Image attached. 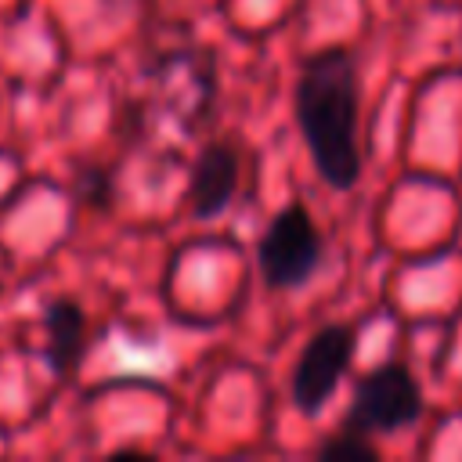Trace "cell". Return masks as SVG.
<instances>
[{
	"instance_id": "cell-1",
	"label": "cell",
	"mask_w": 462,
	"mask_h": 462,
	"mask_svg": "<svg viewBox=\"0 0 462 462\" xmlns=\"http://www.w3.org/2000/svg\"><path fill=\"white\" fill-rule=\"evenodd\" d=\"M357 108L361 76L354 51L339 43L314 51L300 69L292 112L318 177L336 191H350L361 177Z\"/></svg>"
},
{
	"instance_id": "cell-3",
	"label": "cell",
	"mask_w": 462,
	"mask_h": 462,
	"mask_svg": "<svg viewBox=\"0 0 462 462\" xmlns=\"http://www.w3.org/2000/svg\"><path fill=\"white\" fill-rule=\"evenodd\" d=\"M422 390L404 361H379L368 368L350 397L343 415V430L375 437V433H401L422 419Z\"/></svg>"
},
{
	"instance_id": "cell-7",
	"label": "cell",
	"mask_w": 462,
	"mask_h": 462,
	"mask_svg": "<svg viewBox=\"0 0 462 462\" xmlns=\"http://www.w3.org/2000/svg\"><path fill=\"white\" fill-rule=\"evenodd\" d=\"M314 455H318L321 462H375V458H379V448L372 444V437L339 426V433L325 437V440L314 448Z\"/></svg>"
},
{
	"instance_id": "cell-5",
	"label": "cell",
	"mask_w": 462,
	"mask_h": 462,
	"mask_svg": "<svg viewBox=\"0 0 462 462\" xmlns=\"http://www.w3.org/2000/svg\"><path fill=\"white\" fill-rule=\"evenodd\" d=\"M238 188V152L224 141H209L199 148L188 173V206L199 220H217Z\"/></svg>"
},
{
	"instance_id": "cell-6",
	"label": "cell",
	"mask_w": 462,
	"mask_h": 462,
	"mask_svg": "<svg viewBox=\"0 0 462 462\" xmlns=\"http://www.w3.org/2000/svg\"><path fill=\"white\" fill-rule=\"evenodd\" d=\"M87 346V314L76 300L58 296L43 307V361L51 375H72Z\"/></svg>"
},
{
	"instance_id": "cell-2",
	"label": "cell",
	"mask_w": 462,
	"mask_h": 462,
	"mask_svg": "<svg viewBox=\"0 0 462 462\" xmlns=\"http://www.w3.org/2000/svg\"><path fill=\"white\" fill-rule=\"evenodd\" d=\"M325 260V238L303 202L282 206L256 238V267L271 289L307 285Z\"/></svg>"
},
{
	"instance_id": "cell-4",
	"label": "cell",
	"mask_w": 462,
	"mask_h": 462,
	"mask_svg": "<svg viewBox=\"0 0 462 462\" xmlns=\"http://www.w3.org/2000/svg\"><path fill=\"white\" fill-rule=\"evenodd\" d=\"M354 350H357V332L354 325H343V321L321 325L303 343L289 379V397L303 415H318L332 401V393L339 390L354 361Z\"/></svg>"
}]
</instances>
